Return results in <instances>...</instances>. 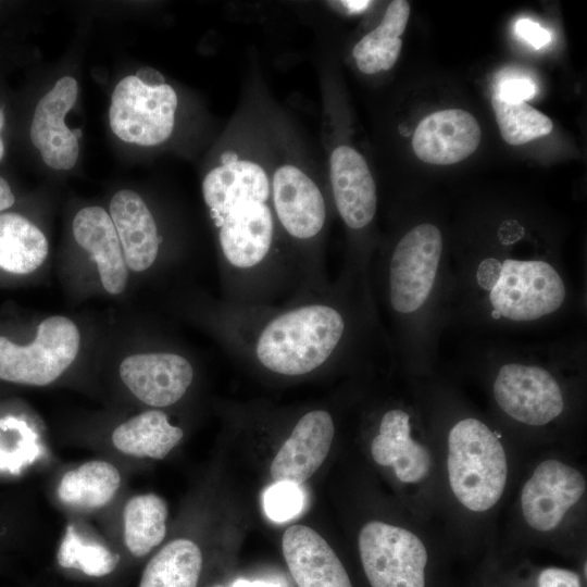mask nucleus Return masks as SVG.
<instances>
[{"label":"nucleus","mask_w":587,"mask_h":587,"mask_svg":"<svg viewBox=\"0 0 587 587\" xmlns=\"http://www.w3.org/2000/svg\"><path fill=\"white\" fill-rule=\"evenodd\" d=\"M495 93L508 102H525L536 95V85L526 77L509 76L497 83Z\"/></svg>","instance_id":"29"},{"label":"nucleus","mask_w":587,"mask_h":587,"mask_svg":"<svg viewBox=\"0 0 587 587\" xmlns=\"http://www.w3.org/2000/svg\"><path fill=\"white\" fill-rule=\"evenodd\" d=\"M121 484L118 470L102 460L88 461L67 471L58 485L59 499L78 509H99L115 496Z\"/></svg>","instance_id":"23"},{"label":"nucleus","mask_w":587,"mask_h":587,"mask_svg":"<svg viewBox=\"0 0 587 587\" xmlns=\"http://www.w3.org/2000/svg\"><path fill=\"white\" fill-rule=\"evenodd\" d=\"M130 392L147 405L165 408L179 401L190 387L195 371L175 352H148L126 357L118 369Z\"/></svg>","instance_id":"10"},{"label":"nucleus","mask_w":587,"mask_h":587,"mask_svg":"<svg viewBox=\"0 0 587 587\" xmlns=\"http://www.w3.org/2000/svg\"><path fill=\"white\" fill-rule=\"evenodd\" d=\"M222 165L229 164L238 161L237 154L233 152H226L221 157Z\"/></svg>","instance_id":"36"},{"label":"nucleus","mask_w":587,"mask_h":587,"mask_svg":"<svg viewBox=\"0 0 587 587\" xmlns=\"http://www.w3.org/2000/svg\"><path fill=\"white\" fill-rule=\"evenodd\" d=\"M358 542L372 587H425L427 551L412 532L371 521L360 530Z\"/></svg>","instance_id":"7"},{"label":"nucleus","mask_w":587,"mask_h":587,"mask_svg":"<svg viewBox=\"0 0 587 587\" xmlns=\"http://www.w3.org/2000/svg\"><path fill=\"white\" fill-rule=\"evenodd\" d=\"M167 504L155 494L130 498L124 509V542L136 557L148 554L166 534Z\"/></svg>","instance_id":"25"},{"label":"nucleus","mask_w":587,"mask_h":587,"mask_svg":"<svg viewBox=\"0 0 587 587\" xmlns=\"http://www.w3.org/2000/svg\"><path fill=\"white\" fill-rule=\"evenodd\" d=\"M304 503L300 485L292 482H275L263 495V508L266 516L277 523L287 522L297 516Z\"/></svg>","instance_id":"28"},{"label":"nucleus","mask_w":587,"mask_h":587,"mask_svg":"<svg viewBox=\"0 0 587 587\" xmlns=\"http://www.w3.org/2000/svg\"><path fill=\"white\" fill-rule=\"evenodd\" d=\"M273 207L284 230L294 239H315L326 223V203L317 185L294 165L278 167L272 182Z\"/></svg>","instance_id":"12"},{"label":"nucleus","mask_w":587,"mask_h":587,"mask_svg":"<svg viewBox=\"0 0 587 587\" xmlns=\"http://www.w3.org/2000/svg\"><path fill=\"white\" fill-rule=\"evenodd\" d=\"M3 125H4V113L0 109V132L3 128ZM3 155H4V145H3V140L1 138V136H0V161L2 160Z\"/></svg>","instance_id":"37"},{"label":"nucleus","mask_w":587,"mask_h":587,"mask_svg":"<svg viewBox=\"0 0 587 587\" xmlns=\"http://www.w3.org/2000/svg\"><path fill=\"white\" fill-rule=\"evenodd\" d=\"M183 436V429L172 425L163 411L148 410L118 425L112 442L125 454L161 460Z\"/></svg>","instance_id":"20"},{"label":"nucleus","mask_w":587,"mask_h":587,"mask_svg":"<svg viewBox=\"0 0 587 587\" xmlns=\"http://www.w3.org/2000/svg\"><path fill=\"white\" fill-rule=\"evenodd\" d=\"M49 245L45 234L17 213L0 214V270L26 275L46 261Z\"/></svg>","instance_id":"21"},{"label":"nucleus","mask_w":587,"mask_h":587,"mask_svg":"<svg viewBox=\"0 0 587 587\" xmlns=\"http://www.w3.org/2000/svg\"><path fill=\"white\" fill-rule=\"evenodd\" d=\"M371 454L377 464L391 466L397 478L405 484L422 482L432 466L427 447L412 437L411 414L401 407L389 408L382 414Z\"/></svg>","instance_id":"16"},{"label":"nucleus","mask_w":587,"mask_h":587,"mask_svg":"<svg viewBox=\"0 0 587 587\" xmlns=\"http://www.w3.org/2000/svg\"><path fill=\"white\" fill-rule=\"evenodd\" d=\"M73 235L96 262L104 290L110 295L123 292L128 267L110 214L98 205L79 210L73 220Z\"/></svg>","instance_id":"18"},{"label":"nucleus","mask_w":587,"mask_h":587,"mask_svg":"<svg viewBox=\"0 0 587 587\" xmlns=\"http://www.w3.org/2000/svg\"><path fill=\"white\" fill-rule=\"evenodd\" d=\"M341 3L351 12H360L365 10L371 1H341Z\"/></svg>","instance_id":"35"},{"label":"nucleus","mask_w":587,"mask_h":587,"mask_svg":"<svg viewBox=\"0 0 587 587\" xmlns=\"http://www.w3.org/2000/svg\"><path fill=\"white\" fill-rule=\"evenodd\" d=\"M57 560L62 567L76 569L86 575L101 577L116 567L120 557L98 538L89 536L71 523L61 540Z\"/></svg>","instance_id":"26"},{"label":"nucleus","mask_w":587,"mask_h":587,"mask_svg":"<svg viewBox=\"0 0 587 587\" xmlns=\"http://www.w3.org/2000/svg\"><path fill=\"white\" fill-rule=\"evenodd\" d=\"M538 587H582V582L573 571L548 567L539 573Z\"/></svg>","instance_id":"30"},{"label":"nucleus","mask_w":587,"mask_h":587,"mask_svg":"<svg viewBox=\"0 0 587 587\" xmlns=\"http://www.w3.org/2000/svg\"><path fill=\"white\" fill-rule=\"evenodd\" d=\"M232 587H279L276 583L271 582H249L246 579H238Z\"/></svg>","instance_id":"34"},{"label":"nucleus","mask_w":587,"mask_h":587,"mask_svg":"<svg viewBox=\"0 0 587 587\" xmlns=\"http://www.w3.org/2000/svg\"><path fill=\"white\" fill-rule=\"evenodd\" d=\"M285 561L298 587H352L341 561L313 528L288 527L282 539Z\"/></svg>","instance_id":"17"},{"label":"nucleus","mask_w":587,"mask_h":587,"mask_svg":"<svg viewBox=\"0 0 587 587\" xmlns=\"http://www.w3.org/2000/svg\"><path fill=\"white\" fill-rule=\"evenodd\" d=\"M176 108L177 96L170 85L150 88L135 75H129L114 88L109 122L121 140L145 147L155 146L171 136Z\"/></svg>","instance_id":"8"},{"label":"nucleus","mask_w":587,"mask_h":587,"mask_svg":"<svg viewBox=\"0 0 587 587\" xmlns=\"http://www.w3.org/2000/svg\"><path fill=\"white\" fill-rule=\"evenodd\" d=\"M570 342L533 347L491 346L484 351L496 360L492 397L513 421L545 426L565 410V392L553 366Z\"/></svg>","instance_id":"4"},{"label":"nucleus","mask_w":587,"mask_h":587,"mask_svg":"<svg viewBox=\"0 0 587 587\" xmlns=\"http://www.w3.org/2000/svg\"><path fill=\"white\" fill-rule=\"evenodd\" d=\"M585 490L586 480L578 470L559 460H545L522 488L523 517L538 532L552 530Z\"/></svg>","instance_id":"9"},{"label":"nucleus","mask_w":587,"mask_h":587,"mask_svg":"<svg viewBox=\"0 0 587 587\" xmlns=\"http://www.w3.org/2000/svg\"><path fill=\"white\" fill-rule=\"evenodd\" d=\"M370 282L377 312L382 309L388 323L390 355L427 367L448 327L450 267L441 229L432 222L409 228L371 265Z\"/></svg>","instance_id":"3"},{"label":"nucleus","mask_w":587,"mask_h":587,"mask_svg":"<svg viewBox=\"0 0 587 587\" xmlns=\"http://www.w3.org/2000/svg\"><path fill=\"white\" fill-rule=\"evenodd\" d=\"M218 311V335L228 353L282 377L389 352L370 280L345 267L321 292L285 304L224 301Z\"/></svg>","instance_id":"1"},{"label":"nucleus","mask_w":587,"mask_h":587,"mask_svg":"<svg viewBox=\"0 0 587 587\" xmlns=\"http://www.w3.org/2000/svg\"><path fill=\"white\" fill-rule=\"evenodd\" d=\"M78 92L76 79L61 77L37 103L30 124V140L45 163L54 170H70L78 159V138L64 123Z\"/></svg>","instance_id":"11"},{"label":"nucleus","mask_w":587,"mask_h":587,"mask_svg":"<svg viewBox=\"0 0 587 587\" xmlns=\"http://www.w3.org/2000/svg\"><path fill=\"white\" fill-rule=\"evenodd\" d=\"M202 196L217 228L225 302L268 305L303 296L296 268L274 245L271 186L259 164L236 161L211 170Z\"/></svg>","instance_id":"2"},{"label":"nucleus","mask_w":587,"mask_h":587,"mask_svg":"<svg viewBox=\"0 0 587 587\" xmlns=\"http://www.w3.org/2000/svg\"><path fill=\"white\" fill-rule=\"evenodd\" d=\"M334 435L335 423L328 411L315 409L302 414L271 463L272 478L304 483L326 459Z\"/></svg>","instance_id":"13"},{"label":"nucleus","mask_w":587,"mask_h":587,"mask_svg":"<svg viewBox=\"0 0 587 587\" xmlns=\"http://www.w3.org/2000/svg\"><path fill=\"white\" fill-rule=\"evenodd\" d=\"M202 553L189 539H175L148 562L139 587H197Z\"/></svg>","instance_id":"24"},{"label":"nucleus","mask_w":587,"mask_h":587,"mask_svg":"<svg viewBox=\"0 0 587 587\" xmlns=\"http://www.w3.org/2000/svg\"><path fill=\"white\" fill-rule=\"evenodd\" d=\"M135 77L145 86L157 88L165 84L163 75L157 70L148 66L140 67Z\"/></svg>","instance_id":"32"},{"label":"nucleus","mask_w":587,"mask_h":587,"mask_svg":"<svg viewBox=\"0 0 587 587\" xmlns=\"http://www.w3.org/2000/svg\"><path fill=\"white\" fill-rule=\"evenodd\" d=\"M330 183L346 226L351 230L365 229L377 209L376 186L365 159L351 147H337L330 155Z\"/></svg>","instance_id":"15"},{"label":"nucleus","mask_w":587,"mask_h":587,"mask_svg":"<svg viewBox=\"0 0 587 587\" xmlns=\"http://www.w3.org/2000/svg\"><path fill=\"white\" fill-rule=\"evenodd\" d=\"M447 469L453 495L471 511L491 509L503 494L508 476L504 448L477 417L465 416L451 426Z\"/></svg>","instance_id":"5"},{"label":"nucleus","mask_w":587,"mask_h":587,"mask_svg":"<svg viewBox=\"0 0 587 587\" xmlns=\"http://www.w3.org/2000/svg\"><path fill=\"white\" fill-rule=\"evenodd\" d=\"M491 104L500 134L510 145H523L552 130V121L524 101L508 102L494 92Z\"/></svg>","instance_id":"27"},{"label":"nucleus","mask_w":587,"mask_h":587,"mask_svg":"<svg viewBox=\"0 0 587 587\" xmlns=\"http://www.w3.org/2000/svg\"><path fill=\"white\" fill-rule=\"evenodd\" d=\"M515 34L535 49L542 48L551 40L550 33L530 20H519L514 26Z\"/></svg>","instance_id":"31"},{"label":"nucleus","mask_w":587,"mask_h":587,"mask_svg":"<svg viewBox=\"0 0 587 587\" xmlns=\"http://www.w3.org/2000/svg\"><path fill=\"white\" fill-rule=\"evenodd\" d=\"M211 587H224V586L217 584V585H213V586H211Z\"/></svg>","instance_id":"38"},{"label":"nucleus","mask_w":587,"mask_h":587,"mask_svg":"<svg viewBox=\"0 0 587 587\" xmlns=\"http://www.w3.org/2000/svg\"><path fill=\"white\" fill-rule=\"evenodd\" d=\"M15 198L8 182L0 176V212L14 204Z\"/></svg>","instance_id":"33"},{"label":"nucleus","mask_w":587,"mask_h":587,"mask_svg":"<svg viewBox=\"0 0 587 587\" xmlns=\"http://www.w3.org/2000/svg\"><path fill=\"white\" fill-rule=\"evenodd\" d=\"M480 141L476 118L461 109H447L424 117L417 125L412 147L422 161L449 165L470 157Z\"/></svg>","instance_id":"14"},{"label":"nucleus","mask_w":587,"mask_h":587,"mask_svg":"<svg viewBox=\"0 0 587 587\" xmlns=\"http://www.w3.org/2000/svg\"><path fill=\"white\" fill-rule=\"evenodd\" d=\"M79 347L78 327L63 315L45 319L38 325L35 339L26 346L0 336V379L46 386L71 366Z\"/></svg>","instance_id":"6"},{"label":"nucleus","mask_w":587,"mask_h":587,"mask_svg":"<svg viewBox=\"0 0 587 587\" xmlns=\"http://www.w3.org/2000/svg\"><path fill=\"white\" fill-rule=\"evenodd\" d=\"M410 15V5L404 0L392 1L380 24L366 34L353 48L359 70L375 74L390 70L401 51L403 34Z\"/></svg>","instance_id":"22"},{"label":"nucleus","mask_w":587,"mask_h":587,"mask_svg":"<svg viewBox=\"0 0 587 587\" xmlns=\"http://www.w3.org/2000/svg\"><path fill=\"white\" fill-rule=\"evenodd\" d=\"M109 214L127 267L138 273L149 270L159 255L161 237L146 202L137 192L122 189L111 199Z\"/></svg>","instance_id":"19"}]
</instances>
